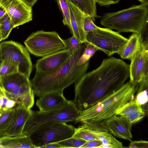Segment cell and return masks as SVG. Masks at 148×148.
Instances as JSON below:
<instances>
[{
  "label": "cell",
  "mask_w": 148,
  "mask_h": 148,
  "mask_svg": "<svg viewBox=\"0 0 148 148\" xmlns=\"http://www.w3.org/2000/svg\"><path fill=\"white\" fill-rule=\"evenodd\" d=\"M129 65L111 57L96 69L86 73L75 85L73 101L80 111L90 107L106 95L121 87L129 77Z\"/></svg>",
  "instance_id": "cell-1"
},
{
  "label": "cell",
  "mask_w": 148,
  "mask_h": 148,
  "mask_svg": "<svg viewBox=\"0 0 148 148\" xmlns=\"http://www.w3.org/2000/svg\"><path fill=\"white\" fill-rule=\"evenodd\" d=\"M86 47L85 43L82 44L59 70L48 73L36 72L31 80L34 94L39 97L50 92H63L65 88L80 79L86 73L89 64V61L82 65L77 64Z\"/></svg>",
  "instance_id": "cell-2"
},
{
  "label": "cell",
  "mask_w": 148,
  "mask_h": 148,
  "mask_svg": "<svg viewBox=\"0 0 148 148\" xmlns=\"http://www.w3.org/2000/svg\"><path fill=\"white\" fill-rule=\"evenodd\" d=\"M138 84L129 80L120 88L101 98L90 107L79 111L75 123L86 121L100 123L116 115L124 104L135 99Z\"/></svg>",
  "instance_id": "cell-3"
},
{
  "label": "cell",
  "mask_w": 148,
  "mask_h": 148,
  "mask_svg": "<svg viewBox=\"0 0 148 148\" xmlns=\"http://www.w3.org/2000/svg\"><path fill=\"white\" fill-rule=\"evenodd\" d=\"M148 21V3L141 4L128 8L104 14L101 25L119 32L141 33Z\"/></svg>",
  "instance_id": "cell-4"
},
{
  "label": "cell",
  "mask_w": 148,
  "mask_h": 148,
  "mask_svg": "<svg viewBox=\"0 0 148 148\" xmlns=\"http://www.w3.org/2000/svg\"><path fill=\"white\" fill-rule=\"evenodd\" d=\"M24 44L31 53L42 57L67 49L63 40L54 31L41 30L33 32Z\"/></svg>",
  "instance_id": "cell-5"
},
{
  "label": "cell",
  "mask_w": 148,
  "mask_h": 148,
  "mask_svg": "<svg viewBox=\"0 0 148 148\" xmlns=\"http://www.w3.org/2000/svg\"><path fill=\"white\" fill-rule=\"evenodd\" d=\"M79 111L71 100H69L65 106L58 109L45 112L32 110L25 124L23 134L29 135L38 126L47 122L66 123L74 121L79 115Z\"/></svg>",
  "instance_id": "cell-6"
},
{
  "label": "cell",
  "mask_w": 148,
  "mask_h": 148,
  "mask_svg": "<svg viewBox=\"0 0 148 148\" xmlns=\"http://www.w3.org/2000/svg\"><path fill=\"white\" fill-rule=\"evenodd\" d=\"M75 127L66 123L50 122L40 125L29 135L37 148L71 137Z\"/></svg>",
  "instance_id": "cell-7"
},
{
  "label": "cell",
  "mask_w": 148,
  "mask_h": 148,
  "mask_svg": "<svg viewBox=\"0 0 148 148\" xmlns=\"http://www.w3.org/2000/svg\"><path fill=\"white\" fill-rule=\"evenodd\" d=\"M128 40L118 32L99 27L86 33V43L92 44L110 57L117 53Z\"/></svg>",
  "instance_id": "cell-8"
},
{
  "label": "cell",
  "mask_w": 148,
  "mask_h": 148,
  "mask_svg": "<svg viewBox=\"0 0 148 148\" xmlns=\"http://www.w3.org/2000/svg\"><path fill=\"white\" fill-rule=\"evenodd\" d=\"M3 60L8 59L18 64L19 72L29 78L32 69V64L29 53L25 47L12 40L0 43Z\"/></svg>",
  "instance_id": "cell-9"
},
{
  "label": "cell",
  "mask_w": 148,
  "mask_h": 148,
  "mask_svg": "<svg viewBox=\"0 0 148 148\" xmlns=\"http://www.w3.org/2000/svg\"><path fill=\"white\" fill-rule=\"evenodd\" d=\"M0 4L5 9L14 28L32 20V7L23 0H1Z\"/></svg>",
  "instance_id": "cell-10"
},
{
  "label": "cell",
  "mask_w": 148,
  "mask_h": 148,
  "mask_svg": "<svg viewBox=\"0 0 148 148\" xmlns=\"http://www.w3.org/2000/svg\"><path fill=\"white\" fill-rule=\"evenodd\" d=\"M71 55L67 49L43 57L38 60L36 63V72L48 73L55 72L66 64Z\"/></svg>",
  "instance_id": "cell-11"
},
{
  "label": "cell",
  "mask_w": 148,
  "mask_h": 148,
  "mask_svg": "<svg viewBox=\"0 0 148 148\" xmlns=\"http://www.w3.org/2000/svg\"><path fill=\"white\" fill-rule=\"evenodd\" d=\"M129 66L130 81L138 84L141 81L143 71L148 62V42H143L139 50L130 60Z\"/></svg>",
  "instance_id": "cell-12"
},
{
  "label": "cell",
  "mask_w": 148,
  "mask_h": 148,
  "mask_svg": "<svg viewBox=\"0 0 148 148\" xmlns=\"http://www.w3.org/2000/svg\"><path fill=\"white\" fill-rule=\"evenodd\" d=\"M82 125L90 132L98 138L103 144L102 148H120L125 147L122 143L116 139L101 123L84 121Z\"/></svg>",
  "instance_id": "cell-13"
},
{
  "label": "cell",
  "mask_w": 148,
  "mask_h": 148,
  "mask_svg": "<svg viewBox=\"0 0 148 148\" xmlns=\"http://www.w3.org/2000/svg\"><path fill=\"white\" fill-rule=\"evenodd\" d=\"M102 125L111 134L117 137L132 141V124L122 116L114 115L101 122Z\"/></svg>",
  "instance_id": "cell-14"
},
{
  "label": "cell",
  "mask_w": 148,
  "mask_h": 148,
  "mask_svg": "<svg viewBox=\"0 0 148 148\" xmlns=\"http://www.w3.org/2000/svg\"><path fill=\"white\" fill-rule=\"evenodd\" d=\"M70 11V28L73 36L81 44L86 42V33L83 28L84 14L79 9L67 0Z\"/></svg>",
  "instance_id": "cell-15"
},
{
  "label": "cell",
  "mask_w": 148,
  "mask_h": 148,
  "mask_svg": "<svg viewBox=\"0 0 148 148\" xmlns=\"http://www.w3.org/2000/svg\"><path fill=\"white\" fill-rule=\"evenodd\" d=\"M14 108L13 120L4 136H15L24 134V127L32 111L26 109L20 104L17 103Z\"/></svg>",
  "instance_id": "cell-16"
},
{
  "label": "cell",
  "mask_w": 148,
  "mask_h": 148,
  "mask_svg": "<svg viewBox=\"0 0 148 148\" xmlns=\"http://www.w3.org/2000/svg\"><path fill=\"white\" fill-rule=\"evenodd\" d=\"M36 102L39 111L45 112L61 108L69 102L64 96L63 92H52L39 97Z\"/></svg>",
  "instance_id": "cell-17"
},
{
  "label": "cell",
  "mask_w": 148,
  "mask_h": 148,
  "mask_svg": "<svg viewBox=\"0 0 148 148\" xmlns=\"http://www.w3.org/2000/svg\"><path fill=\"white\" fill-rule=\"evenodd\" d=\"M30 82L29 78L19 72L0 76V85L6 97L14 89Z\"/></svg>",
  "instance_id": "cell-18"
},
{
  "label": "cell",
  "mask_w": 148,
  "mask_h": 148,
  "mask_svg": "<svg viewBox=\"0 0 148 148\" xmlns=\"http://www.w3.org/2000/svg\"><path fill=\"white\" fill-rule=\"evenodd\" d=\"M0 148H37L29 135L0 137Z\"/></svg>",
  "instance_id": "cell-19"
},
{
  "label": "cell",
  "mask_w": 148,
  "mask_h": 148,
  "mask_svg": "<svg viewBox=\"0 0 148 148\" xmlns=\"http://www.w3.org/2000/svg\"><path fill=\"white\" fill-rule=\"evenodd\" d=\"M142 42L141 33H134L117 53L122 59L130 60L140 49Z\"/></svg>",
  "instance_id": "cell-20"
},
{
  "label": "cell",
  "mask_w": 148,
  "mask_h": 148,
  "mask_svg": "<svg viewBox=\"0 0 148 148\" xmlns=\"http://www.w3.org/2000/svg\"><path fill=\"white\" fill-rule=\"evenodd\" d=\"M84 14L95 20L97 15L96 2L95 0H69Z\"/></svg>",
  "instance_id": "cell-21"
},
{
  "label": "cell",
  "mask_w": 148,
  "mask_h": 148,
  "mask_svg": "<svg viewBox=\"0 0 148 148\" xmlns=\"http://www.w3.org/2000/svg\"><path fill=\"white\" fill-rule=\"evenodd\" d=\"M14 113V108L5 111H0V137L5 135L13 120Z\"/></svg>",
  "instance_id": "cell-22"
},
{
  "label": "cell",
  "mask_w": 148,
  "mask_h": 148,
  "mask_svg": "<svg viewBox=\"0 0 148 148\" xmlns=\"http://www.w3.org/2000/svg\"><path fill=\"white\" fill-rule=\"evenodd\" d=\"M14 28L13 25L7 13L0 18V28L2 40L8 38Z\"/></svg>",
  "instance_id": "cell-23"
},
{
  "label": "cell",
  "mask_w": 148,
  "mask_h": 148,
  "mask_svg": "<svg viewBox=\"0 0 148 148\" xmlns=\"http://www.w3.org/2000/svg\"><path fill=\"white\" fill-rule=\"evenodd\" d=\"M19 72L18 65L16 62L9 59H5L0 66V76Z\"/></svg>",
  "instance_id": "cell-24"
},
{
  "label": "cell",
  "mask_w": 148,
  "mask_h": 148,
  "mask_svg": "<svg viewBox=\"0 0 148 148\" xmlns=\"http://www.w3.org/2000/svg\"><path fill=\"white\" fill-rule=\"evenodd\" d=\"M142 108L141 106L134 99L123 106L117 112L116 115L125 116Z\"/></svg>",
  "instance_id": "cell-25"
},
{
  "label": "cell",
  "mask_w": 148,
  "mask_h": 148,
  "mask_svg": "<svg viewBox=\"0 0 148 148\" xmlns=\"http://www.w3.org/2000/svg\"><path fill=\"white\" fill-rule=\"evenodd\" d=\"M59 8L61 12L63 17L62 23L70 28V18L69 8L67 0H56Z\"/></svg>",
  "instance_id": "cell-26"
},
{
  "label": "cell",
  "mask_w": 148,
  "mask_h": 148,
  "mask_svg": "<svg viewBox=\"0 0 148 148\" xmlns=\"http://www.w3.org/2000/svg\"><path fill=\"white\" fill-rule=\"evenodd\" d=\"M72 137L83 139L86 141L99 140L90 132L82 125L76 128H75L74 133Z\"/></svg>",
  "instance_id": "cell-27"
},
{
  "label": "cell",
  "mask_w": 148,
  "mask_h": 148,
  "mask_svg": "<svg viewBox=\"0 0 148 148\" xmlns=\"http://www.w3.org/2000/svg\"><path fill=\"white\" fill-rule=\"evenodd\" d=\"M85 43L86 47L77 62L78 65H83L89 61L90 58L98 50V49L92 44Z\"/></svg>",
  "instance_id": "cell-28"
},
{
  "label": "cell",
  "mask_w": 148,
  "mask_h": 148,
  "mask_svg": "<svg viewBox=\"0 0 148 148\" xmlns=\"http://www.w3.org/2000/svg\"><path fill=\"white\" fill-rule=\"evenodd\" d=\"M86 141L83 139L72 137L70 138L58 142L64 148H79Z\"/></svg>",
  "instance_id": "cell-29"
},
{
  "label": "cell",
  "mask_w": 148,
  "mask_h": 148,
  "mask_svg": "<svg viewBox=\"0 0 148 148\" xmlns=\"http://www.w3.org/2000/svg\"><path fill=\"white\" fill-rule=\"evenodd\" d=\"M63 40L71 54L76 51L79 48L82 44L73 36Z\"/></svg>",
  "instance_id": "cell-30"
},
{
  "label": "cell",
  "mask_w": 148,
  "mask_h": 148,
  "mask_svg": "<svg viewBox=\"0 0 148 148\" xmlns=\"http://www.w3.org/2000/svg\"><path fill=\"white\" fill-rule=\"evenodd\" d=\"M34 93L33 90L25 95L21 99L20 104L28 110H30L34 102Z\"/></svg>",
  "instance_id": "cell-31"
},
{
  "label": "cell",
  "mask_w": 148,
  "mask_h": 148,
  "mask_svg": "<svg viewBox=\"0 0 148 148\" xmlns=\"http://www.w3.org/2000/svg\"><path fill=\"white\" fill-rule=\"evenodd\" d=\"M145 111L142 108L132 114L123 117L133 125L143 118L145 116Z\"/></svg>",
  "instance_id": "cell-32"
},
{
  "label": "cell",
  "mask_w": 148,
  "mask_h": 148,
  "mask_svg": "<svg viewBox=\"0 0 148 148\" xmlns=\"http://www.w3.org/2000/svg\"><path fill=\"white\" fill-rule=\"evenodd\" d=\"M95 21L91 16L84 14L83 28L86 33L99 28L94 23Z\"/></svg>",
  "instance_id": "cell-33"
},
{
  "label": "cell",
  "mask_w": 148,
  "mask_h": 148,
  "mask_svg": "<svg viewBox=\"0 0 148 148\" xmlns=\"http://www.w3.org/2000/svg\"><path fill=\"white\" fill-rule=\"evenodd\" d=\"M135 99L137 102L141 106L146 104L148 101V88L137 92Z\"/></svg>",
  "instance_id": "cell-34"
},
{
  "label": "cell",
  "mask_w": 148,
  "mask_h": 148,
  "mask_svg": "<svg viewBox=\"0 0 148 148\" xmlns=\"http://www.w3.org/2000/svg\"><path fill=\"white\" fill-rule=\"evenodd\" d=\"M103 145V144L100 140H95L86 141L79 148H102Z\"/></svg>",
  "instance_id": "cell-35"
},
{
  "label": "cell",
  "mask_w": 148,
  "mask_h": 148,
  "mask_svg": "<svg viewBox=\"0 0 148 148\" xmlns=\"http://www.w3.org/2000/svg\"><path fill=\"white\" fill-rule=\"evenodd\" d=\"M131 142L128 147L129 148H148L147 141L141 140Z\"/></svg>",
  "instance_id": "cell-36"
},
{
  "label": "cell",
  "mask_w": 148,
  "mask_h": 148,
  "mask_svg": "<svg viewBox=\"0 0 148 148\" xmlns=\"http://www.w3.org/2000/svg\"><path fill=\"white\" fill-rule=\"evenodd\" d=\"M99 5L103 6L109 5L118 3L120 0H95Z\"/></svg>",
  "instance_id": "cell-37"
},
{
  "label": "cell",
  "mask_w": 148,
  "mask_h": 148,
  "mask_svg": "<svg viewBox=\"0 0 148 148\" xmlns=\"http://www.w3.org/2000/svg\"><path fill=\"white\" fill-rule=\"evenodd\" d=\"M63 148L58 143H51L41 147L40 148Z\"/></svg>",
  "instance_id": "cell-38"
},
{
  "label": "cell",
  "mask_w": 148,
  "mask_h": 148,
  "mask_svg": "<svg viewBox=\"0 0 148 148\" xmlns=\"http://www.w3.org/2000/svg\"><path fill=\"white\" fill-rule=\"evenodd\" d=\"M26 3L32 7L38 0H23Z\"/></svg>",
  "instance_id": "cell-39"
},
{
  "label": "cell",
  "mask_w": 148,
  "mask_h": 148,
  "mask_svg": "<svg viewBox=\"0 0 148 148\" xmlns=\"http://www.w3.org/2000/svg\"><path fill=\"white\" fill-rule=\"evenodd\" d=\"M6 12L4 8L1 4L0 5V18L3 17L6 13Z\"/></svg>",
  "instance_id": "cell-40"
},
{
  "label": "cell",
  "mask_w": 148,
  "mask_h": 148,
  "mask_svg": "<svg viewBox=\"0 0 148 148\" xmlns=\"http://www.w3.org/2000/svg\"><path fill=\"white\" fill-rule=\"evenodd\" d=\"M0 96H6L5 92L0 85Z\"/></svg>",
  "instance_id": "cell-41"
},
{
  "label": "cell",
  "mask_w": 148,
  "mask_h": 148,
  "mask_svg": "<svg viewBox=\"0 0 148 148\" xmlns=\"http://www.w3.org/2000/svg\"><path fill=\"white\" fill-rule=\"evenodd\" d=\"M140 2L141 4L148 3V0H137Z\"/></svg>",
  "instance_id": "cell-42"
},
{
  "label": "cell",
  "mask_w": 148,
  "mask_h": 148,
  "mask_svg": "<svg viewBox=\"0 0 148 148\" xmlns=\"http://www.w3.org/2000/svg\"><path fill=\"white\" fill-rule=\"evenodd\" d=\"M3 61V59L2 58L1 51V48L0 47V66H1L2 62Z\"/></svg>",
  "instance_id": "cell-43"
},
{
  "label": "cell",
  "mask_w": 148,
  "mask_h": 148,
  "mask_svg": "<svg viewBox=\"0 0 148 148\" xmlns=\"http://www.w3.org/2000/svg\"><path fill=\"white\" fill-rule=\"evenodd\" d=\"M2 40V38L1 37V30H0V42Z\"/></svg>",
  "instance_id": "cell-44"
},
{
  "label": "cell",
  "mask_w": 148,
  "mask_h": 148,
  "mask_svg": "<svg viewBox=\"0 0 148 148\" xmlns=\"http://www.w3.org/2000/svg\"><path fill=\"white\" fill-rule=\"evenodd\" d=\"M1 0H0V3H1Z\"/></svg>",
  "instance_id": "cell-45"
}]
</instances>
